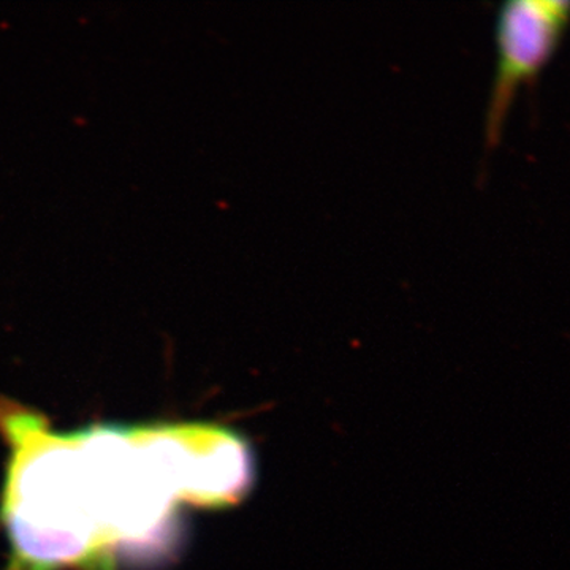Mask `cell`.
I'll return each instance as SVG.
<instances>
[{
	"label": "cell",
	"mask_w": 570,
	"mask_h": 570,
	"mask_svg": "<svg viewBox=\"0 0 570 570\" xmlns=\"http://www.w3.org/2000/svg\"><path fill=\"white\" fill-rule=\"evenodd\" d=\"M0 431L11 448L2 497L9 570H112L115 551L159 534L176 499L219 497L223 456L216 434L202 428L55 433L39 415L7 404Z\"/></svg>",
	"instance_id": "1"
},
{
	"label": "cell",
	"mask_w": 570,
	"mask_h": 570,
	"mask_svg": "<svg viewBox=\"0 0 570 570\" xmlns=\"http://www.w3.org/2000/svg\"><path fill=\"white\" fill-rule=\"evenodd\" d=\"M570 28V0H509L499 7L497 69L487 105L485 151L497 148L523 86L538 80Z\"/></svg>",
	"instance_id": "2"
}]
</instances>
